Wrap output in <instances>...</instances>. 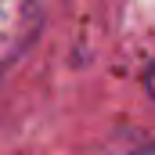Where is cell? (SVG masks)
Masks as SVG:
<instances>
[{"label":"cell","mask_w":155,"mask_h":155,"mask_svg":"<svg viewBox=\"0 0 155 155\" xmlns=\"http://www.w3.org/2000/svg\"><path fill=\"white\" fill-rule=\"evenodd\" d=\"M40 29V0H0V65L18 58Z\"/></svg>","instance_id":"obj_1"}]
</instances>
